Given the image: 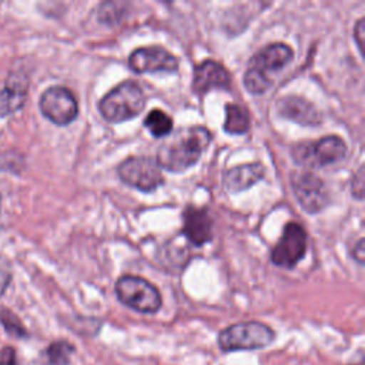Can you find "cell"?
<instances>
[{"mask_svg": "<svg viewBox=\"0 0 365 365\" xmlns=\"http://www.w3.org/2000/svg\"><path fill=\"white\" fill-rule=\"evenodd\" d=\"M0 201H1V197H0Z\"/></svg>", "mask_w": 365, "mask_h": 365, "instance_id": "obj_28", "label": "cell"}, {"mask_svg": "<svg viewBox=\"0 0 365 365\" xmlns=\"http://www.w3.org/2000/svg\"><path fill=\"white\" fill-rule=\"evenodd\" d=\"M11 279V264L10 259L0 254V297L4 294Z\"/></svg>", "mask_w": 365, "mask_h": 365, "instance_id": "obj_23", "label": "cell"}, {"mask_svg": "<svg viewBox=\"0 0 365 365\" xmlns=\"http://www.w3.org/2000/svg\"><path fill=\"white\" fill-rule=\"evenodd\" d=\"M352 195L358 200H362L364 197V168L359 167V170L355 173L352 180Z\"/></svg>", "mask_w": 365, "mask_h": 365, "instance_id": "obj_24", "label": "cell"}, {"mask_svg": "<svg viewBox=\"0 0 365 365\" xmlns=\"http://www.w3.org/2000/svg\"><path fill=\"white\" fill-rule=\"evenodd\" d=\"M124 9H125V4L120 3V1L101 3L98 7V11H97L98 20L106 24H115L123 17Z\"/></svg>", "mask_w": 365, "mask_h": 365, "instance_id": "obj_21", "label": "cell"}, {"mask_svg": "<svg viewBox=\"0 0 365 365\" xmlns=\"http://www.w3.org/2000/svg\"><path fill=\"white\" fill-rule=\"evenodd\" d=\"M275 332L259 321L237 322L224 328L218 335V345L224 352L254 351L272 344Z\"/></svg>", "mask_w": 365, "mask_h": 365, "instance_id": "obj_3", "label": "cell"}, {"mask_svg": "<svg viewBox=\"0 0 365 365\" xmlns=\"http://www.w3.org/2000/svg\"><path fill=\"white\" fill-rule=\"evenodd\" d=\"M355 252H352L354 258L359 262V264H364V238H359L355 248H354Z\"/></svg>", "mask_w": 365, "mask_h": 365, "instance_id": "obj_27", "label": "cell"}, {"mask_svg": "<svg viewBox=\"0 0 365 365\" xmlns=\"http://www.w3.org/2000/svg\"><path fill=\"white\" fill-rule=\"evenodd\" d=\"M145 107V96L141 87L125 80L111 88L98 103L101 115L108 123H123L138 115Z\"/></svg>", "mask_w": 365, "mask_h": 365, "instance_id": "obj_2", "label": "cell"}, {"mask_svg": "<svg viewBox=\"0 0 365 365\" xmlns=\"http://www.w3.org/2000/svg\"><path fill=\"white\" fill-rule=\"evenodd\" d=\"M277 111L279 115L301 125L315 127L322 118L317 107L299 96H285L278 100Z\"/></svg>", "mask_w": 365, "mask_h": 365, "instance_id": "obj_13", "label": "cell"}, {"mask_svg": "<svg viewBox=\"0 0 365 365\" xmlns=\"http://www.w3.org/2000/svg\"><path fill=\"white\" fill-rule=\"evenodd\" d=\"M250 128V115L248 111L240 104H227L225 106V121L224 130L228 134L238 135L247 133Z\"/></svg>", "mask_w": 365, "mask_h": 365, "instance_id": "obj_17", "label": "cell"}, {"mask_svg": "<svg viewBox=\"0 0 365 365\" xmlns=\"http://www.w3.org/2000/svg\"><path fill=\"white\" fill-rule=\"evenodd\" d=\"M265 168L261 163H247L230 168L224 175L225 188L228 192L235 194L248 190L264 177Z\"/></svg>", "mask_w": 365, "mask_h": 365, "instance_id": "obj_15", "label": "cell"}, {"mask_svg": "<svg viewBox=\"0 0 365 365\" xmlns=\"http://www.w3.org/2000/svg\"><path fill=\"white\" fill-rule=\"evenodd\" d=\"M0 365H17L16 352L11 346H4L0 352Z\"/></svg>", "mask_w": 365, "mask_h": 365, "instance_id": "obj_25", "label": "cell"}, {"mask_svg": "<svg viewBox=\"0 0 365 365\" xmlns=\"http://www.w3.org/2000/svg\"><path fill=\"white\" fill-rule=\"evenodd\" d=\"M182 232L197 247L212 238V218L205 208L187 207L182 214Z\"/></svg>", "mask_w": 365, "mask_h": 365, "instance_id": "obj_14", "label": "cell"}, {"mask_svg": "<svg viewBox=\"0 0 365 365\" xmlns=\"http://www.w3.org/2000/svg\"><path fill=\"white\" fill-rule=\"evenodd\" d=\"M291 155L302 167L319 168L342 160L346 155V144L338 135H327L315 141L298 143Z\"/></svg>", "mask_w": 365, "mask_h": 365, "instance_id": "obj_4", "label": "cell"}, {"mask_svg": "<svg viewBox=\"0 0 365 365\" xmlns=\"http://www.w3.org/2000/svg\"><path fill=\"white\" fill-rule=\"evenodd\" d=\"M115 294L121 304L141 314H154L161 308L158 289L141 277H120L115 282Z\"/></svg>", "mask_w": 365, "mask_h": 365, "instance_id": "obj_5", "label": "cell"}, {"mask_svg": "<svg viewBox=\"0 0 365 365\" xmlns=\"http://www.w3.org/2000/svg\"><path fill=\"white\" fill-rule=\"evenodd\" d=\"M289 182L297 201L309 214L324 210L329 201L324 181L312 171H292Z\"/></svg>", "mask_w": 365, "mask_h": 365, "instance_id": "obj_7", "label": "cell"}, {"mask_svg": "<svg viewBox=\"0 0 365 365\" xmlns=\"http://www.w3.org/2000/svg\"><path fill=\"white\" fill-rule=\"evenodd\" d=\"M128 66L135 73H174L178 60L168 50L160 46L135 48L128 57Z\"/></svg>", "mask_w": 365, "mask_h": 365, "instance_id": "obj_10", "label": "cell"}, {"mask_svg": "<svg viewBox=\"0 0 365 365\" xmlns=\"http://www.w3.org/2000/svg\"><path fill=\"white\" fill-rule=\"evenodd\" d=\"M0 322L4 327L6 332L13 336L21 338L27 334L21 321L9 308H0Z\"/></svg>", "mask_w": 365, "mask_h": 365, "instance_id": "obj_22", "label": "cell"}, {"mask_svg": "<svg viewBox=\"0 0 365 365\" xmlns=\"http://www.w3.org/2000/svg\"><path fill=\"white\" fill-rule=\"evenodd\" d=\"M29 80L21 73L13 74L7 86L0 90V117L10 115L19 111L27 98Z\"/></svg>", "mask_w": 365, "mask_h": 365, "instance_id": "obj_16", "label": "cell"}, {"mask_svg": "<svg viewBox=\"0 0 365 365\" xmlns=\"http://www.w3.org/2000/svg\"><path fill=\"white\" fill-rule=\"evenodd\" d=\"M292 57H294V51L289 46L284 43L268 44L252 57L248 68H252L254 71L262 74L264 77L271 78L268 73L284 68L292 60Z\"/></svg>", "mask_w": 365, "mask_h": 365, "instance_id": "obj_12", "label": "cell"}, {"mask_svg": "<svg viewBox=\"0 0 365 365\" xmlns=\"http://www.w3.org/2000/svg\"><path fill=\"white\" fill-rule=\"evenodd\" d=\"M307 232L298 222H287L271 251V261L281 268H294L305 255Z\"/></svg>", "mask_w": 365, "mask_h": 365, "instance_id": "obj_9", "label": "cell"}, {"mask_svg": "<svg viewBox=\"0 0 365 365\" xmlns=\"http://www.w3.org/2000/svg\"><path fill=\"white\" fill-rule=\"evenodd\" d=\"M211 141V133L201 125L180 128L158 148L157 164L171 173H182L192 167Z\"/></svg>", "mask_w": 365, "mask_h": 365, "instance_id": "obj_1", "label": "cell"}, {"mask_svg": "<svg viewBox=\"0 0 365 365\" xmlns=\"http://www.w3.org/2000/svg\"><path fill=\"white\" fill-rule=\"evenodd\" d=\"M244 86L251 94H264L271 86L272 80L268 77H264L262 74L254 71L252 68H247L244 74Z\"/></svg>", "mask_w": 365, "mask_h": 365, "instance_id": "obj_20", "label": "cell"}, {"mask_svg": "<svg viewBox=\"0 0 365 365\" xmlns=\"http://www.w3.org/2000/svg\"><path fill=\"white\" fill-rule=\"evenodd\" d=\"M74 354V345L66 339L54 341L47 348V358L51 365H67Z\"/></svg>", "mask_w": 365, "mask_h": 365, "instance_id": "obj_19", "label": "cell"}, {"mask_svg": "<svg viewBox=\"0 0 365 365\" xmlns=\"http://www.w3.org/2000/svg\"><path fill=\"white\" fill-rule=\"evenodd\" d=\"M118 175L127 185L143 192L155 191L164 181L161 168L150 157H131L118 167Z\"/></svg>", "mask_w": 365, "mask_h": 365, "instance_id": "obj_6", "label": "cell"}, {"mask_svg": "<svg viewBox=\"0 0 365 365\" xmlns=\"http://www.w3.org/2000/svg\"><path fill=\"white\" fill-rule=\"evenodd\" d=\"M144 125L151 133V135L160 138V137H167L171 134L173 120L163 110L154 108L144 118Z\"/></svg>", "mask_w": 365, "mask_h": 365, "instance_id": "obj_18", "label": "cell"}, {"mask_svg": "<svg viewBox=\"0 0 365 365\" xmlns=\"http://www.w3.org/2000/svg\"><path fill=\"white\" fill-rule=\"evenodd\" d=\"M354 34H355V40L358 43V48L362 51V47H364V36H365V19H359L356 26H355V30H354Z\"/></svg>", "mask_w": 365, "mask_h": 365, "instance_id": "obj_26", "label": "cell"}, {"mask_svg": "<svg viewBox=\"0 0 365 365\" xmlns=\"http://www.w3.org/2000/svg\"><path fill=\"white\" fill-rule=\"evenodd\" d=\"M38 107L43 115L56 125H67L78 114V104L74 94L63 86H53L44 90L38 100Z\"/></svg>", "mask_w": 365, "mask_h": 365, "instance_id": "obj_8", "label": "cell"}, {"mask_svg": "<svg viewBox=\"0 0 365 365\" xmlns=\"http://www.w3.org/2000/svg\"><path fill=\"white\" fill-rule=\"evenodd\" d=\"M231 87V78L222 64L214 60H204L194 68L191 88L195 93H207L212 88L227 90Z\"/></svg>", "mask_w": 365, "mask_h": 365, "instance_id": "obj_11", "label": "cell"}]
</instances>
